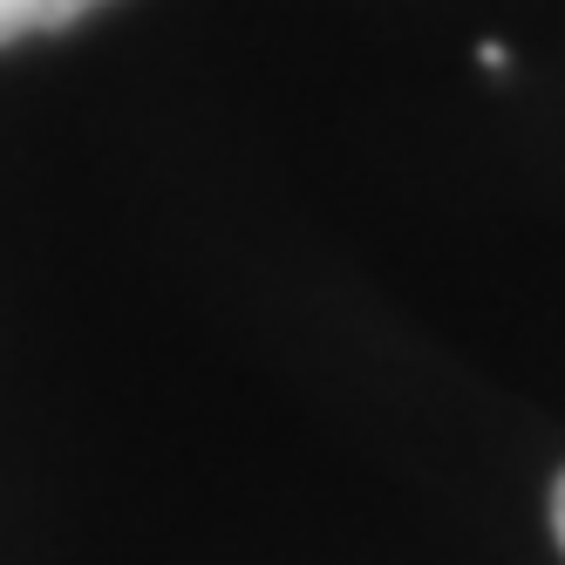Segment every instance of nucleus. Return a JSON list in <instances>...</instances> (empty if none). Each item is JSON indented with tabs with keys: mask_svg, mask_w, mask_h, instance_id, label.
Returning a JSON list of instances; mask_svg holds the SVG:
<instances>
[{
	"mask_svg": "<svg viewBox=\"0 0 565 565\" xmlns=\"http://www.w3.org/2000/svg\"><path fill=\"white\" fill-rule=\"evenodd\" d=\"M477 62H483V68H491V75H504V68H511V55H504L498 42H483V49H477Z\"/></svg>",
	"mask_w": 565,
	"mask_h": 565,
	"instance_id": "obj_2",
	"label": "nucleus"
},
{
	"mask_svg": "<svg viewBox=\"0 0 565 565\" xmlns=\"http://www.w3.org/2000/svg\"><path fill=\"white\" fill-rule=\"evenodd\" d=\"M96 0H0V49L21 42V34H49V28H68L83 21Z\"/></svg>",
	"mask_w": 565,
	"mask_h": 565,
	"instance_id": "obj_1",
	"label": "nucleus"
},
{
	"mask_svg": "<svg viewBox=\"0 0 565 565\" xmlns=\"http://www.w3.org/2000/svg\"><path fill=\"white\" fill-rule=\"evenodd\" d=\"M552 532H558V545H565V477L552 483Z\"/></svg>",
	"mask_w": 565,
	"mask_h": 565,
	"instance_id": "obj_3",
	"label": "nucleus"
}]
</instances>
